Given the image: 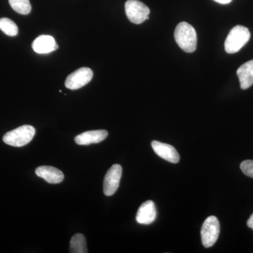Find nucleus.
Masks as SVG:
<instances>
[{
	"instance_id": "f257e3e1",
	"label": "nucleus",
	"mask_w": 253,
	"mask_h": 253,
	"mask_svg": "<svg viewBox=\"0 0 253 253\" xmlns=\"http://www.w3.org/2000/svg\"><path fill=\"white\" fill-rule=\"evenodd\" d=\"M176 42L183 51L194 52L197 46V34L196 30L188 23L181 22L176 26L174 31Z\"/></svg>"
},
{
	"instance_id": "f03ea898",
	"label": "nucleus",
	"mask_w": 253,
	"mask_h": 253,
	"mask_svg": "<svg viewBox=\"0 0 253 253\" xmlns=\"http://www.w3.org/2000/svg\"><path fill=\"white\" fill-rule=\"evenodd\" d=\"M250 38L249 28L239 25L236 26L229 32L224 42V49L228 54H235L249 41Z\"/></svg>"
},
{
	"instance_id": "7ed1b4c3",
	"label": "nucleus",
	"mask_w": 253,
	"mask_h": 253,
	"mask_svg": "<svg viewBox=\"0 0 253 253\" xmlns=\"http://www.w3.org/2000/svg\"><path fill=\"white\" fill-rule=\"evenodd\" d=\"M35 134L36 129L33 126H23L6 133L3 136V141L9 146L21 147L31 142Z\"/></svg>"
},
{
	"instance_id": "20e7f679",
	"label": "nucleus",
	"mask_w": 253,
	"mask_h": 253,
	"mask_svg": "<svg viewBox=\"0 0 253 253\" xmlns=\"http://www.w3.org/2000/svg\"><path fill=\"white\" fill-rule=\"evenodd\" d=\"M220 224L215 216H210L205 220L201 228V240L204 247L211 248L214 246L219 238Z\"/></svg>"
},
{
	"instance_id": "39448f33",
	"label": "nucleus",
	"mask_w": 253,
	"mask_h": 253,
	"mask_svg": "<svg viewBox=\"0 0 253 253\" xmlns=\"http://www.w3.org/2000/svg\"><path fill=\"white\" fill-rule=\"evenodd\" d=\"M125 8L128 19L134 24H141L149 18V7L139 0H127Z\"/></svg>"
},
{
	"instance_id": "423d86ee",
	"label": "nucleus",
	"mask_w": 253,
	"mask_h": 253,
	"mask_svg": "<svg viewBox=\"0 0 253 253\" xmlns=\"http://www.w3.org/2000/svg\"><path fill=\"white\" fill-rule=\"evenodd\" d=\"M92 78L93 72L90 68H81L68 76L65 86L73 90L78 89L88 84Z\"/></svg>"
},
{
	"instance_id": "0eeeda50",
	"label": "nucleus",
	"mask_w": 253,
	"mask_h": 253,
	"mask_svg": "<svg viewBox=\"0 0 253 253\" xmlns=\"http://www.w3.org/2000/svg\"><path fill=\"white\" fill-rule=\"evenodd\" d=\"M123 168L120 165H113L105 175L104 193L106 196H111L117 191L120 185Z\"/></svg>"
},
{
	"instance_id": "6e6552de",
	"label": "nucleus",
	"mask_w": 253,
	"mask_h": 253,
	"mask_svg": "<svg viewBox=\"0 0 253 253\" xmlns=\"http://www.w3.org/2000/svg\"><path fill=\"white\" fill-rule=\"evenodd\" d=\"M151 146L154 152L163 159L172 163H179L180 157L174 146L158 141H153Z\"/></svg>"
},
{
	"instance_id": "1a4fd4ad",
	"label": "nucleus",
	"mask_w": 253,
	"mask_h": 253,
	"mask_svg": "<svg viewBox=\"0 0 253 253\" xmlns=\"http://www.w3.org/2000/svg\"><path fill=\"white\" fill-rule=\"evenodd\" d=\"M156 205L152 201H147L141 205L138 210L136 219L139 224H150L156 220Z\"/></svg>"
},
{
	"instance_id": "9d476101",
	"label": "nucleus",
	"mask_w": 253,
	"mask_h": 253,
	"mask_svg": "<svg viewBox=\"0 0 253 253\" xmlns=\"http://www.w3.org/2000/svg\"><path fill=\"white\" fill-rule=\"evenodd\" d=\"M33 49L38 54H49L59 48L57 43L52 36H41L33 42Z\"/></svg>"
},
{
	"instance_id": "9b49d317",
	"label": "nucleus",
	"mask_w": 253,
	"mask_h": 253,
	"mask_svg": "<svg viewBox=\"0 0 253 253\" xmlns=\"http://www.w3.org/2000/svg\"><path fill=\"white\" fill-rule=\"evenodd\" d=\"M108 136V131L104 129L84 131L75 138L78 145H89L101 142Z\"/></svg>"
},
{
	"instance_id": "f8f14e48",
	"label": "nucleus",
	"mask_w": 253,
	"mask_h": 253,
	"mask_svg": "<svg viewBox=\"0 0 253 253\" xmlns=\"http://www.w3.org/2000/svg\"><path fill=\"white\" fill-rule=\"evenodd\" d=\"M36 174L49 184H59L64 179L63 173L51 166H41L36 169Z\"/></svg>"
},
{
	"instance_id": "ddd939ff",
	"label": "nucleus",
	"mask_w": 253,
	"mask_h": 253,
	"mask_svg": "<svg viewBox=\"0 0 253 253\" xmlns=\"http://www.w3.org/2000/svg\"><path fill=\"white\" fill-rule=\"evenodd\" d=\"M240 85L242 89H247L253 84V60L244 63L237 70Z\"/></svg>"
},
{
	"instance_id": "4468645a",
	"label": "nucleus",
	"mask_w": 253,
	"mask_h": 253,
	"mask_svg": "<svg viewBox=\"0 0 253 253\" xmlns=\"http://www.w3.org/2000/svg\"><path fill=\"white\" fill-rule=\"evenodd\" d=\"M70 253H88L85 237L83 234H76L73 236L70 243Z\"/></svg>"
},
{
	"instance_id": "2eb2a0df",
	"label": "nucleus",
	"mask_w": 253,
	"mask_h": 253,
	"mask_svg": "<svg viewBox=\"0 0 253 253\" xmlns=\"http://www.w3.org/2000/svg\"><path fill=\"white\" fill-rule=\"evenodd\" d=\"M11 8L18 14L27 15L31 11L32 6L29 0H9Z\"/></svg>"
},
{
	"instance_id": "dca6fc26",
	"label": "nucleus",
	"mask_w": 253,
	"mask_h": 253,
	"mask_svg": "<svg viewBox=\"0 0 253 253\" xmlns=\"http://www.w3.org/2000/svg\"><path fill=\"white\" fill-rule=\"evenodd\" d=\"M0 30L6 36L11 37L17 36L18 31L16 23L7 18L0 19Z\"/></svg>"
},
{
	"instance_id": "f3484780",
	"label": "nucleus",
	"mask_w": 253,
	"mask_h": 253,
	"mask_svg": "<svg viewBox=\"0 0 253 253\" xmlns=\"http://www.w3.org/2000/svg\"><path fill=\"white\" fill-rule=\"evenodd\" d=\"M240 167L244 174L249 177L253 178V161L252 160L243 161Z\"/></svg>"
},
{
	"instance_id": "a211bd4d",
	"label": "nucleus",
	"mask_w": 253,
	"mask_h": 253,
	"mask_svg": "<svg viewBox=\"0 0 253 253\" xmlns=\"http://www.w3.org/2000/svg\"><path fill=\"white\" fill-rule=\"evenodd\" d=\"M247 224L248 226L253 230V214L251 216V217L249 218V220H248Z\"/></svg>"
},
{
	"instance_id": "6ab92c4d",
	"label": "nucleus",
	"mask_w": 253,
	"mask_h": 253,
	"mask_svg": "<svg viewBox=\"0 0 253 253\" xmlns=\"http://www.w3.org/2000/svg\"><path fill=\"white\" fill-rule=\"evenodd\" d=\"M216 2L219 3V4H226L230 3L232 0H214Z\"/></svg>"
}]
</instances>
